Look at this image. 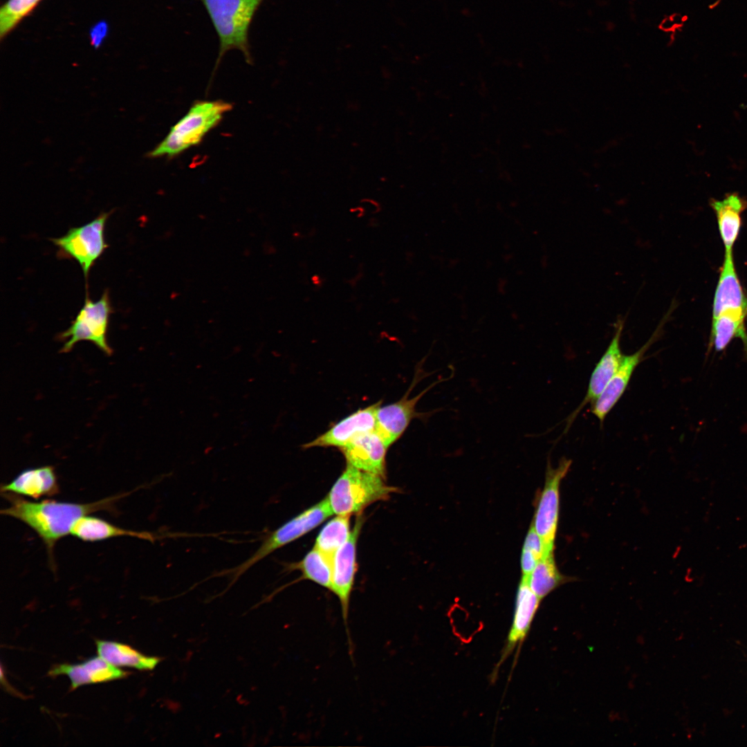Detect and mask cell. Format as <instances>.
<instances>
[{"label":"cell","mask_w":747,"mask_h":747,"mask_svg":"<svg viewBox=\"0 0 747 747\" xmlns=\"http://www.w3.org/2000/svg\"><path fill=\"white\" fill-rule=\"evenodd\" d=\"M10 505L1 510L33 529L44 543L52 565L55 544L71 530L77 520L91 513L114 511L116 501L127 495L120 494L91 503H73L44 499L31 501L12 492H1Z\"/></svg>","instance_id":"obj_1"},{"label":"cell","mask_w":747,"mask_h":747,"mask_svg":"<svg viewBox=\"0 0 747 747\" xmlns=\"http://www.w3.org/2000/svg\"><path fill=\"white\" fill-rule=\"evenodd\" d=\"M203 5L219 39V53L214 72L226 53L240 51L252 64L250 28L264 0H199Z\"/></svg>","instance_id":"obj_2"},{"label":"cell","mask_w":747,"mask_h":747,"mask_svg":"<svg viewBox=\"0 0 747 747\" xmlns=\"http://www.w3.org/2000/svg\"><path fill=\"white\" fill-rule=\"evenodd\" d=\"M232 108V104L221 100L195 102L147 156L172 158L199 144Z\"/></svg>","instance_id":"obj_3"},{"label":"cell","mask_w":747,"mask_h":747,"mask_svg":"<svg viewBox=\"0 0 747 747\" xmlns=\"http://www.w3.org/2000/svg\"><path fill=\"white\" fill-rule=\"evenodd\" d=\"M385 479L347 463L326 496L333 514H358L369 505L387 499L398 489L387 485Z\"/></svg>","instance_id":"obj_4"},{"label":"cell","mask_w":747,"mask_h":747,"mask_svg":"<svg viewBox=\"0 0 747 747\" xmlns=\"http://www.w3.org/2000/svg\"><path fill=\"white\" fill-rule=\"evenodd\" d=\"M333 514L328 499L325 497L270 533L253 554L242 563L232 569L217 572L214 575H230V587L258 562L314 529Z\"/></svg>","instance_id":"obj_5"},{"label":"cell","mask_w":747,"mask_h":747,"mask_svg":"<svg viewBox=\"0 0 747 747\" xmlns=\"http://www.w3.org/2000/svg\"><path fill=\"white\" fill-rule=\"evenodd\" d=\"M425 360V358L416 366L414 379L405 395L395 403L384 406H380V405L377 409L376 431L388 447L402 436L412 420L418 418L423 421H427L433 414L441 409H436L426 412H420L416 410V405L427 391L439 382L449 380L453 374L450 377L434 381L418 395L409 398L410 392L417 383L433 374V372L424 371L423 364Z\"/></svg>","instance_id":"obj_6"},{"label":"cell","mask_w":747,"mask_h":747,"mask_svg":"<svg viewBox=\"0 0 747 747\" xmlns=\"http://www.w3.org/2000/svg\"><path fill=\"white\" fill-rule=\"evenodd\" d=\"M111 312L107 289L97 301H92L86 293L84 306L70 326L58 336L64 342L60 352L68 353L76 343L85 340L93 343L106 355H111L113 351L108 344L107 336Z\"/></svg>","instance_id":"obj_7"},{"label":"cell","mask_w":747,"mask_h":747,"mask_svg":"<svg viewBox=\"0 0 747 747\" xmlns=\"http://www.w3.org/2000/svg\"><path fill=\"white\" fill-rule=\"evenodd\" d=\"M112 211L102 212L91 222L70 228L63 236L50 239L61 257L75 260L83 271L86 282L91 267L109 246L104 230Z\"/></svg>","instance_id":"obj_8"},{"label":"cell","mask_w":747,"mask_h":747,"mask_svg":"<svg viewBox=\"0 0 747 747\" xmlns=\"http://www.w3.org/2000/svg\"><path fill=\"white\" fill-rule=\"evenodd\" d=\"M571 460L563 457L553 468L548 462L545 483L537 500L532 526L542 540L547 553L553 552L560 507V485L568 473Z\"/></svg>","instance_id":"obj_9"},{"label":"cell","mask_w":747,"mask_h":747,"mask_svg":"<svg viewBox=\"0 0 747 747\" xmlns=\"http://www.w3.org/2000/svg\"><path fill=\"white\" fill-rule=\"evenodd\" d=\"M672 312L671 306L643 347L632 354L623 356L616 374L600 396L592 403L591 412L601 423L624 394L636 368L643 360L645 353L662 335L664 325Z\"/></svg>","instance_id":"obj_10"},{"label":"cell","mask_w":747,"mask_h":747,"mask_svg":"<svg viewBox=\"0 0 747 747\" xmlns=\"http://www.w3.org/2000/svg\"><path fill=\"white\" fill-rule=\"evenodd\" d=\"M363 522V518L359 515L349 539L336 551L333 561L331 591L339 599L349 644L351 643L348 631L349 602L356 567V544Z\"/></svg>","instance_id":"obj_11"},{"label":"cell","mask_w":747,"mask_h":747,"mask_svg":"<svg viewBox=\"0 0 747 747\" xmlns=\"http://www.w3.org/2000/svg\"><path fill=\"white\" fill-rule=\"evenodd\" d=\"M541 600L531 589L526 578L522 577L517 591L513 621L492 676L515 650H519L527 637Z\"/></svg>","instance_id":"obj_12"},{"label":"cell","mask_w":747,"mask_h":747,"mask_svg":"<svg viewBox=\"0 0 747 747\" xmlns=\"http://www.w3.org/2000/svg\"><path fill=\"white\" fill-rule=\"evenodd\" d=\"M380 400L351 414L313 441L303 445L304 449L314 447L342 448L358 436L376 430V412Z\"/></svg>","instance_id":"obj_13"},{"label":"cell","mask_w":747,"mask_h":747,"mask_svg":"<svg viewBox=\"0 0 747 747\" xmlns=\"http://www.w3.org/2000/svg\"><path fill=\"white\" fill-rule=\"evenodd\" d=\"M624 324L625 319L619 316L615 324L613 338L591 373L586 396L569 416L567 428L586 405L598 399L618 369L624 356L620 348Z\"/></svg>","instance_id":"obj_14"},{"label":"cell","mask_w":747,"mask_h":747,"mask_svg":"<svg viewBox=\"0 0 747 747\" xmlns=\"http://www.w3.org/2000/svg\"><path fill=\"white\" fill-rule=\"evenodd\" d=\"M388 448L375 430L358 436L340 450L347 463L385 477Z\"/></svg>","instance_id":"obj_15"},{"label":"cell","mask_w":747,"mask_h":747,"mask_svg":"<svg viewBox=\"0 0 747 747\" xmlns=\"http://www.w3.org/2000/svg\"><path fill=\"white\" fill-rule=\"evenodd\" d=\"M50 676L66 675L74 690L82 685L102 683L126 677L129 672L110 664L100 656L76 664H59L49 671Z\"/></svg>","instance_id":"obj_16"},{"label":"cell","mask_w":747,"mask_h":747,"mask_svg":"<svg viewBox=\"0 0 747 747\" xmlns=\"http://www.w3.org/2000/svg\"><path fill=\"white\" fill-rule=\"evenodd\" d=\"M1 491L38 499L57 495L59 485L54 468L45 465L24 470L10 482L3 485Z\"/></svg>","instance_id":"obj_17"},{"label":"cell","mask_w":747,"mask_h":747,"mask_svg":"<svg viewBox=\"0 0 747 747\" xmlns=\"http://www.w3.org/2000/svg\"><path fill=\"white\" fill-rule=\"evenodd\" d=\"M732 310L747 311V294L744 292L736 272L732 252H725L714 295L712 317L723 311Z\"/></svg>","instance_id":"obj_18"},{"label":"cell","mask_w":747,"mask_h":747,"mask_svg":"<svg viewBox=\"0 0 747 747\" xmlns=\"http://www.w3.org/2000/svg\"><path fill=\"white\" fill-rule=\"evenodd\" d=\"M716 214L719 230L726 252H732L741 226V213L747 202L738 194H728L721 200L710 202Z\"/></svg>","instance_id":"obj_19"},{"label":"cell","mask_w":747,"mask_h":747,"mask_svg":"<svg viewBox=\"0 0 747 747\" xmlns=\"http://www.w3.org/2000/svg\"><path fill=\"white\" fill-rule=\"evenodd\" d=\"M746 317L747 311L743 310L726 311L713 317L709 349L721 352L733 339L739 338L747 351Z\"/></svg>","instance_id":"obj_20"},{"label":"cell","mask_w":747,"mask_h":747,"mask_svg":"<svg viewBox=\"0 0 747 747\" xmlns=\"http://www.w3.org/2000/svg\"><path fill=\"white\" fill-rule=\"evenodd\" d=\"M71 534L86 542H95L122 536L149 540H153L154 538L151 533L127 530L101 518L89 515L80 517L75 522L71 530Z\"/></svg>","instance_id":"obj_21"},{"label":"cell","mask_w":747,"mask_h":747,"mask_svg":"<svg viewBox=\"0 0 747 747\" xmlns=\"http://www.w3.org/2000/svg\"><path fill=\"white\" fill-rule=\"evenodd\" d=\"M98 656L114 666L133 667L140 670H151L161 658L149 656L131 647L111 640H97Z\"/></svg>","instance_id":"obj_22"},{"label":"cell","mask_w":747,"mask_h":747,"mask_svg":"<svg viewBox=\"0 0 747 747\" xmlns=\"http://www.w3.org/2000/svg\"><path fill=\"white\" fill-rule=\"evenodd\" d=\"M531 589L542 600L570 578L561 574L557 568L553 552L544 555L526 578Z\"/></svg>","instance_id":"obj_23"},{"label":"cell","mask_w":747,"mask_h":747,"mask_svg":"<svg viewBox=\"0 0 747 747\" xmlns=\"http://www.w3.org/2000/svg\"><path fill=\"white\" fill-rule=\"evenodd\" d=\"M349 516L337 515L326 523L316 538L314 547L332 561L336 551L350 536Z\"/></svg>","instance_id":"obj_24"},{"label":"cell","mask_w":747,"mask_h":747,"mask_svg":"<svg viewBox=\"0 0 747 747\" xmlns=\"http://www.w3.org/2000/svg\"><path fill=\"white\" fill-rule=\"evenodd\" d=\"M293 566L302 571L304 578L331 590L333 561L315 547H313L301 562Z\"/></svg>","instance_id":"obj_25"},{"label":"cell","mask_w":747,"mask_h":747,"mask_svg":"<svg viewBox=\"0 0 747 747\" xmlns=\"http://www.w3.org/2000/svg\"><path fill=\"white\" fill-rule=\"evenodd\" d=\"M42 0H8L0 9V37L2 39Z\"/></svg>","instance_id":"obj_26"},{"label":"cell","mask_w":747,"mask_h":747,"mask_svg":"<svg viewBox=\"0 0 747 747\" xmlns=\"http://www.w3.org/2000/svg\"><path fill=\"white\" fill-rule=\"evenodd\" d=\"M109 32V26L106 21H100L93 25L89 30V37L91 44L98 48L107 37Z\"/></svg>","instance_id":"obj_27"},{"label":"cell","mask_w":747,"mask_h":747,"mask_svg":"<svg viewBox=\"0 0 747 747\" xmlns=\"http://www.w3.org/2000/svg\"><path fill=\"white\" fill-rule=\"evenodd\" d=\"M660 27H661V28L662 30H663L665 31H672V30L676 28V26H675L674 23L672 20L671 17H665L661 21V23L660 24Z\"/></svg>","instance_id":"obj_28"},{"label":"cell","mask_w":747,"mask_h":747,"mask_svg":"<svg viewBox=\"0 0 747 747\" xmlns=\"http://www.w3.org/2000/svg\"><path fill=\"white\" fill-rule=\"evenodd\" d=\"M670 17L676 27L681 26L683 23V17L679 14H674Z\"/></svg>","instance_id":"obj_29"}]
</instances>
